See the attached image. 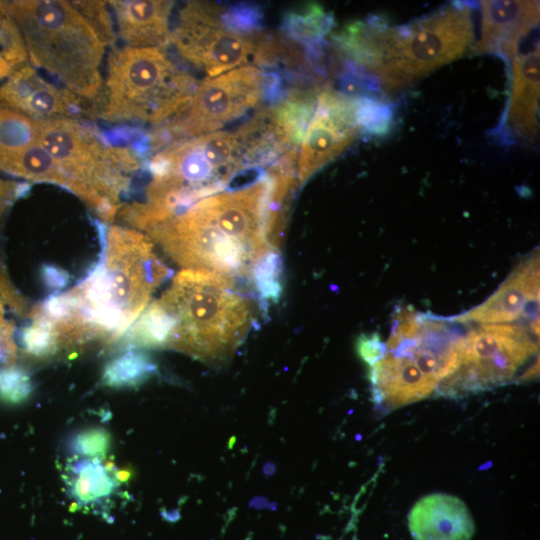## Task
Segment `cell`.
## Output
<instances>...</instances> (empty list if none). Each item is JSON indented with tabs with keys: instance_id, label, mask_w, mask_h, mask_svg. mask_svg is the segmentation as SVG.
<instances>
[{
	"instance_id": "1",
	"label": "cell",
	"mask_w": 540,
	"mask_h": 540,
	"mask_svg": "<svg viewBox=\"0 0 540 540\" xmlns=\"http://www.w3.org/2000/svg\"><path fill=\"white\" fill-rule=\"evenodd\" d=\"M294 179L270 168L258 181L205 197L146 235L181 267L234 280L278 249L281 206Z\"/></svg>"
},
{
	"instance_id": "2",
	"label": "cell",
	"mask_w": 540,
	"mask_h": 540,
	"mask_svg": "<svg viewBox=\"0 0 540 540\" xmlns=\"http://www.w3.org/2000/svg\"><path fill=\"white\" fill-rule=\"evenodd\" d=\"M97 264L69 291L59 293L54 321L72 346L123 336L172 274L144 233L98 223Z\"/></svg>"
},
{
	"instance_id": "3",
	"label": "cell",
	"mask_w": 540,
	"mask_h": 540,
	"mask_svg": "<svg viewBox=\"0 0 540 540\" xmlns=\"http://www.w3.org/2000/svg\"><path fill=\"white\" fill-rule=\"evenodd\" d=\"M472 14V5L456 2L399 27L374 17L345 27L335 45L385 91H396L471 49Z\"/></svg>"
},
{
	"instance_id": "4",
	"label": "cell",
	"mask_w": 540,
	"mask_h": 540,
	"mask_svg": "<svg viewBox=\"0 0 540 540\" xmlns=\"http://www.w3.org/2000/svg\"><path fill=\"white\" fill-rule=\"evenodd\" d=\"M262 168L255 137L246 123L172 142L146 161L144 215L162 223L195 202L226 190L246 172Z\"/></svg>"
},
{
	"instance_id": "5",
	"label": "cell",
	"mask_w": 540,
	"mask_h": 540,
	"mask_svg": "<svg viewBox=\"0 0 540 540\" xmlns=\"http://www.w3.org/2000/svg\"><path fill=\"white\" fill-rule=\"evenodd\" d=\"M2 2L21 31L32 65L90 103L95 112L107 45L91 22L71 1Z\"/></svg>"
},
{
	"instance_id": "6",
	"label": "cell",
	"mask_w": 540,
	"mask_h": 540,
	"mask_svg": "<svg viewBox=\"0 0 540 540\" xmlns=\"http://www.w3.org/2000/svg\"><path fill=\"white\" fill-rule=\"evenodd\" d=\"M157 302L170 323L165 347L205 362L228 358L254 320L253 306L234 280L204 271L178 272Z\"/></svg>"
},
{
	"instance_id": "7",
	"label": "cell",
	"mask_w": 540,
	"mask_h": 540,
	"mask_svg": "<svg viewBox=\"0 0 540 540\" xmlns=\"http://www.w3.org/2000/svg\"><path fill=\"white\" fill-rule=\"evenodd\" d=\"M38 143L50 154L78 196L105 223H111L143 171L142 151L112 146L77 119L39 121Z\"/></svg>"
},
{
	"instance_id": "8",
	"label": "cell",
	"mask_w": 540,
	"mask_h": 540,
	"mask_svg": "<svg viewBox=\"0 0 540 540\" xmlns=\"http://www.w3.org/2000/svg\"><path fill=\"white\" fill-rule=\"evenodd\" d=\"M95 116L110 123L161 125L188 104L197 80L163 47L113 48Z\"/></svg>"
},
{
	"instance_id": "9",
	"label": "cell",
	"mask_w": 540,
	"mask_h": 540,
	"mask_svg": "<svg viewBox=\"0 0 540 540\" xmlns=\"http://www.w3.org/2000/svg\"><path fill=\"white\" fill-rule=\"evenodd\" d=\"M216 5L191 1L171 22V44L180 58L213 78L246 65L268 64L272 42L230 29Z\"/></svg>"
},
{
	"instance_id": "10",
	"label": "cell",
	"mask_w": 540,
	"mask_h": 540,
	"mask_svg": "<svg viewBox=\"0 0 540 540\" xmlns=\"http://www.w3.org/2000/svg\"><path fill=\"white\" fill-rule=\"evenodd\" d=\"M480 325L462 336L460 364L438 385L440 394L458 396L505 384L538 356L539 320L528 326Z\"/></svg>"
},
{
	"instance_id": "11",
	"label": "cell",
	"mask_w": 540,
	"mask_h": 540,
	"mask_svg": "<svg viewBox=\"0 0 540 540\" xmlns=\"http://www.w3.org/2000/svg\"><path fill=\"white\" fill-rule=\"evenodd\" d=\"M264 73L255 65L235 68L198 83L187 106L150 139L153 151L170 143L218 131L254 109L264 97Z\"/></svg>"
},
{
	"instance_id": "12",
	"label": "cell",
	"mask_w": 540,
	"mask_h": 540,
	"mask_svg": "<svg viewBox=\"0 0 540 540\" xmlns=\"http://www.w3.org/2000/svg\"><path fill=\"white\" fill-rule=\"evenodd\" d=\"M361 133L357 96L323 89L317 96L297 157L298 187L339 156Z\"/></svg>"
},
{
	"instance_id": "13",
	"label": "cell",
	"mask_w": 540,
	"mask_h": 540,
	"mask_svg": "<svg viewBox=\"0 0 540 540\" xmlns=\"http://www.w3.org/2000/svg\"><path fill=\"white\" fill-rule=\"evenodd\" d=\"M0 104L37 121L95 116L90 103L51 83L28 63L0 82Z\"/></svg>"
},
{
	"instance_id": "14",
	"label": "cell",
	"mask_w": 540,
	"mask_h": 540,
	"mask_svg": "<svg viewBox=\"0 0 540 540\" xmlns=\"http://www.w3.org/2000/svg\"><path fill=\"white\" fill-rule=\"evenodd\" d=\"M539 303V253L529 254L494 294L477 307L448 319L462 324H505L529 318L528 306Z\"/></svg>"
},
{
	"instance_id": "15",
	"label": "cell",
	"mask_w": 540,
	"mask_h": 540,
	"mask_svg": "<svg viewBox=\"0 0 540 540\" xmlns=\"http://www.w3.org/2000/svg\"><path fill=\"white\" fill-rule=\"evenodd\" d=\"M479 5L481 39L476 52L495 53L507 59L538 36V1H481Z\"/></svg>"
},
{
	"instance_id": "16",
	"label": "cell",
	"mask_w": 540,
	"mask_h": 540,
	"mask_svg": "<svg viewBox=\"0 0 540 540\" xmlns=\"http://www.w3.org/2000/svg\"><path fill=\"white\" fill-rule=\"evenodd\" d=\"M507 60L511 65V96L500 133L530 142L538 132L539 38L526 42Z\"/></svg>"
},
{
	"instance_id": "17",
	"label": "cell",
	"mask_w": 540,
	"mask_h": 540,
	"mask_svg": "<svg viewBox=\"0 0 540 540\" xmlns=\"http://www.w3.org/2000/svg\"><path fill=\"white\" fill-rule=\"evenodd\" d=\"M116 38L128 47H163L170 37L174 4L162 0L107 1Z\"/></svg>"
},
{
	"instance_id": "18",
	"label": "cell",
	"mask_w": 540,
	"mask_h": 540,
	"mask_svg": "<svg viewBox=\"0 0 540 540\" xmlns=\"http://www.w3.org/2000/svg\"><path fill=\"white\" fill-rule=\"evenodd\" d=\"M408 527L414 540H471L475 532L466 504L444 493L419 499L409 512Z\"/></svg>"
},
{
	"instance_id": "19",
	"label": "cell",
	"mask_w": 540,
	"mask_h": 540,
	"mask_svg": "<svg viewBox=\"0 0 540 540\" xmlns=\"http://www.w3.org/2000/svg\"><path fill=\"white\" fill-rule=\"evenodd\" d=\"M66 486L77 508L105 512L120 485L115 469L102 459L76 458L67 467Z\"/></svg>"
},
{
	"instance_id": "20",
	"label": "cell",
	"mask_w": 540,
	"mask_h": 540,
	"mask_svg": "<svg viewBox=\"0 0 540 540\" xmlns=\"http://www.w3.org/2000/svg\"><path fill=\"white\" fill-rule=\"evenodd\" d=\"M0 171L33 181L67 188V181L50 154L39 144L0 155Z\"/></svg>"
},
{
	"instance_id": "21",
	"label": "cell",
	"mask_w": 540,
	"mask_h": 540,
	"mask_svg": "<svg viewBox=\"0 0 540 540\" xmlns=\"http://www.w3.org/2000/svg\"><path fill=\"white\" fill-rule=\"evenodd\" d=\"M157 372V365L146 352L128 349L111 359L105 366L101 382L110 388L136 387Z\"/></svg>"
},
{
	"instance_id": "22",
	"label": "cell",
	"mask_w": 540,
	"mask_h": 540,
	"mask_svg": "<svg viewBox=\"0 0 540 540\" xmlns=\"http://www.w3.org/2000/svg\"><path fill=\"white\" fill-rule=\"evenodd\" d=\"M249 280L260 308L277 303L283 292V261L278 249L264 253L253 265Z\"/></svg>"
},
{
	"instance_id": "23",
	"label": "cell",
	"mask_w": 540,
	"mask_h": 540,
	"mask_svg": "<svg viewBox=\"0 0 540 540\" xmlns=\"http://www.w3.org/2000/svg\"><path fill=\"white\" fill-rule=\"evenodd\" d=\"M39 121L0 104V155L38 143Z\"/></svg>"
},
{
	"instance_id": "24",
	"label": "cell",
	"mask_w": 540,
	"mask_h": 540,
	"mask_svg": "<svg viewBox=\"0 0 540 540\" xmlns=\"http://www.w3.org/2000/svg\"><path fill=\"white\" fill-rule=\"evenodd\" d=\"M333 20L319 6L290 12L283 21V29L289 37L304 46L323 42Z\"/></svg>"
},
{
	"instance_id": "25",
	"label": "cell",
	"mask_w": 540,
	"mask_h": 540,
	"mask_svg": "<svg viewBox=\"0 0 540 540\" xmlns=\"http://www.w3.org/2000/svg\"><path fill=\"white\" fill-rule=\"evenodd\" d=\"M30 323L21 329L20 340L23 350L35 358H46L60 350L58 337L52 325L41 315L30 309Z\"/></svg>"
},
{
	"instance_id": "26",
	"label": "cell",
	"mask_w": 540,
	"mask_h": 540,
	"mask_svg": "<svg viewBox=\"0 0 540 540\" xmlns=\"http://www.w3.org/2000/svg\"><path fill=\"white\" fill-rule=\"evenodd\" d=\"M0 55L12 69L27 63L28 60L21 31L2 1H0Z\"/></svg>"
},
{
	"instance_id": "27",
	"label": "cell",
	"mask_w": 540,
	"mask_h": 540,
	"mask_svg": "<svg viewBox=\"0 0 540 540\" xmlns=\"http://www.w3.org/2000/svg\"><path fill=\"white\" fill-rule=\"evenodd\" d=\"M111 437L100 427L85 428L76 432L68 441V450L76 458L103 459L107 454Z\"/></svg>"
},
{
	"instance_id": "28",
	"label": "cell",
	"mask_w": 540,
	"mask_h": 540,
	"mask_svg": "<svg viewBox=\"0 0 540 540\" xmlns=\"http://www.w3.org/2000/svg\"><path fill=\"white\" fill-rule=\"evenodd\" d=\"M33 390L26 371L15 365L0 368V399L17 404L26 400Z\"/></svg>"
},
{
	"instance_id": "29",
	"label": "cell",
	"mask_w": 540,
	"mask_h": 540,
	"mask_svg": "<svg viewBox=\"0 0 540 540\" xmlns=\"http://www.w3.org/2000/svg\"><path fill=\"white\" fill-rule=\"evenodd\" d=\"M0 298L16 314L28 315L30 307L24 296L12 284L0 253Z\"/></svg>"
},
{
	"instance_id": "30",
	"label": "cell",
	"mask_w": 540,
	"mask_h": 540,
	"mask_svg": "<svg viewBox=\"0 0 540 540\" xmlns=\"http://www.w3.org/2000/svg\"><path fill=\"white\" fill-rule=\"evenodd\" d=\"M356 350L359 357L372 366L380 360L385 353V343L377 333L361 335L356 342Z\"/></svg>"
},
{
	"instance_id": "31",
	"label": "cell",
	"mask_w": 540,
	"mask_h": 540,
	"mask_svg": "<svg viewBox=\"0 0 540 540\" xmlns=\"http://www.w3.org/2000/svg\"><path fill=\"white\" fill-rule=\"evenodd\" d=\"M30 188L26 182H16L0 178V225L13 203L25 195Z\"/></svg>"
},
{
	"instance_id": "32",
	"label": "cell",
	"mask_w": 540,
	"mask_h": 540,
	"mask_svg": "<svg viewBox=\"0 0 540 540\" xmlns=\"http://www.w3.org/2000/svg\"><path fill=\"white\" fill-rule=\"evenodd\" d=\"M41 276L45 286L53 293H59L69 282V274L55 265H44Z\"/></svg>"
},
{
	"instance_id": "33",
	"label": "cell",
	"mask_w": 540,
	"mask_h": 540,
	"mask_svg": "<svg viewBox=\"0 0 540 540\" xmlns=\"http://www.w3.org/2000/svg\"><path fill=\"white\" fill-rule=\"evenodd\" d=\"M12 70V67L0 55V82H2Z\"/></svg>"
}]
</instances>
